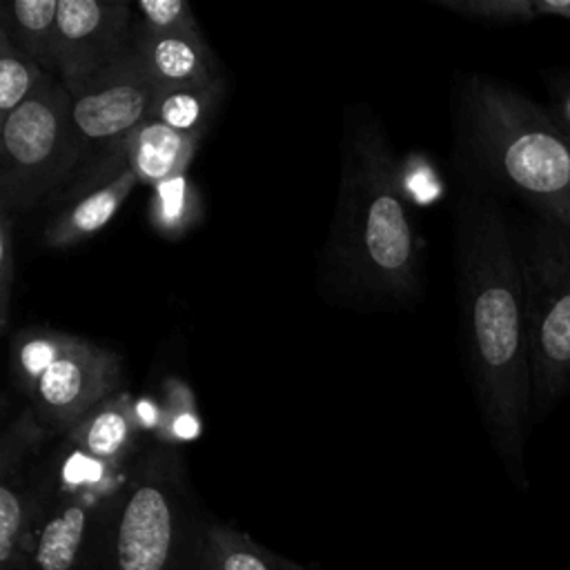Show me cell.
<instances>
[{"instance_id":"3","label":"cell","mask_w":570,"mask_h":570,"mask_svg":"<svg viewBox=\"0 0 570 570\" xmlns=\"http://www.w3.org/2000/svg\"><path fill=\"white\" fill-rule=\"evenodd\" d=\"M459 140L470 165L532 216L570 225V136L548 109L485 76H470L459 98Z\"/></svg>"},{"instance_id":"1","label":"cell","mask_w":570,"mask_h":570,"mask_svg":"<svg viewBox=\"0 0 570 570\" xmlns=\"http://www.w3.org/2000/svg\"><path fill=\"white\" fill-rule=\"evenodd\" d=\"M454 254L461 341L476 405L510 476L525 485L532 414L528 303L519 240L497 194L459 198Z\"/></svg>"},{"instance_id":"20","label":"cell","mask_w":570,"mask_h":570,"mask_svg":"<svg viewBox=\"0 0 570 570\" xmlns=\"http://www.w3.org/2000/svg\"><path fill=\"white\" fill-rule=\"evenodd\" d=\"M436 4L468 18L490 20L499 24L532 22L537 18H543L539 11V0H439Z\"/></svg>"},{"instance_id":"10","label":"cell","mask_w":570,"mask_h":570,"mask_svg":"<svg viewBox=\"0 0 570 570\" xmlns=\"http://www.w3.org/2000/svg\"><path fill=\"white\" fill-rule=\"evenodd\" d=\"M114 501L82 492L47 503L31 546V570H105L107 525Z\"/></svg>"},{"instance_id":"8","label":"cell","mask_w":570,"mask_h":570,"mask_svg":"<svg viewBox=\"0 0 570 570\" xmlns=\"http://www.w3.org/2000/svg\"><path fill=\"white\" fill-rule=\"evenodd\" d=\"M154 94L156 85L131 45L109 67L71 89L69 116L80 154L102 151L125 158V142L149 120Z\"/></svg>"},{"instance_id":"15","label":"cell","mask_w":570,"mask_h":570,"mask_svg":"<svg viewBox=\"0 0 570 570\" xmlns=\"http://www.w3.org/2000/svg\"><path fill=\"white\" fill-rule=\"evenodd\" d=\"M138 419L127 394H116L96 405L71 428L73 445L94 461L116 465L134 445Z\"/></svg>"},{"instance_id":"17","label":"cell","mask_w":570,"mask_h":570,"mask_svg":"<svg viewBox=\"0 0 570 570\" xmlns=\"http://www.w3.org/2000/svg\"><path fill=\"white\" fill-rule=\"evenodd\" d=\"M198 570H307L261 546L249 534L227 525L209 523L198 559Z\"/></svg>"},{"instance_id":"21","label":"cell","mask_w":570,"mask_h":570,"mask_svg":"<svg viewBox=\"0 0 570 570\" xmlns=\"http://www.w3.org/2000/svg\"><path fill=\"white\" fill-rule=\"evenodd\" d=\"M142 24L158 31H198L196 18L185 0H140Z\"/></svg>"},{"instance_id":"22","label":"cell","mask_w":570,"mask_h":570,"mask_svg":"<svg viewBox=\"0 0 570 570\" xmlns=\"http://www.w3.org/2000/svg\"><path fill=\"white\" fill-rule=\"evenodd\" d=\"M11 212L0 209V330L7 332L9 325V305H11V285H13V234H11Z\"/></svg>"},{"instance_id":"5","label":"cell","mask_w":570,"mask_h":570,"mask_svg":"<svg viewBox=\"0 0 570 570\" xmlns=\"http://www.w3.org/2000/svg\"><path fill=\"white\" fill-rule=\"evenodd\" d=\"M517 240L528 303L532 412L543 416L570 390V225L530 216Z\"/></svg>"},{"instance_id":"12","label":"cell","mask_w":570,"mask_h":570,"mask_svg":"<svg viewBox=\"0 0 570 570\" xmlns=\"http://www.w3.org/2000/svg\"><path fill=\"white\" fill-rule=\"evenodd\" d=\"M0 570H31V546L47 501L20 468L0 470Z\"/></svg>"},{"instance_id":"14","label":"cell","mask_w":570,"mask_h":570,"mask_svg":"<svg viewBox=\"0 0 570 570\" xmlns=\"http://www.w3.org/2000/svg\"><path fill=\"white\" fill-rule=\"evenodd\" d=\"M136 183V174L125 167L114 178L100 183L98 187L73 200L71 207H67L56 220L47 225L45 245L53 249H65L85 240L87 236H94L116 216Z\"/></svg>"},{"instance_id":"6","label":"cell","mask_w":570,"mask_h":570,"mask_svg":"<svg viewBox=\"0 0 570 570\" xmlns=\"http://www.w3.org/2000/svg\"><path fill=\"white\" fill-rule=\"evenodd\" d=\"M82 160L69 91L51 80L33 98L0 118V209L20 212L60 185Z\"/></svg>"},{"instance_id":"16","label":"cell","mask_w":570,"mask_h":570,"mask_svg":"<svg viewBox=\"0 0 570 570\" xmlns=\"http://www.w3.org/2000/svg\"><path fill=\"white\" fill-rule=\"evenodd\" d=\"M60 0H9L0 7V29L13 45L53 73Z\"/></svg>"},{"instance_id":"19","label":"cell","mask_w":570,"mask_h":570,"mask_svg":"<svg viewBox=\"0 0 570 570\" xmlns=\"http://www.w3.org/2000/svg\"><path fill=\"white\" fill-rule=\"evenodd\" d=\"M53 78L0 29V118L33 98Z\"/></svg>"},{"instance_id":"9","label":"cell","mask_w":570,"mask_h":570,"mask_svg":"<svg viewBox=\"0 0 570 570\" xmlns=\"http://www.w3.org/2000/svg\"><path fill=\"white\" fill-rule=\"evenodd\" d=\"M129 45L125 2L60 0L53 76L69 91L118 60Z\"/></svg>"},{"instance_id":"18","label":"cell","mask_w":570,"mask_h":570,"mask_svg":"<svg viewBox=\"0 0 570 570\" xmlns=\"http://www.w3.org/2000/svg\"><path fill=\"white\" fill-rule=\"evenodd\" d=\"M218 94V80L207 85L156 87L149 120H158L176 131L200 136L214 114Z\"/></svg>"},{"instance_id":"24","label":"cell","mask_w":570,"mask_h":570,"mask_svg":"<svg viewBox=\"0 0 570 570\" xmlns=\"http://www.w3.org/2000/svg\"><path fill=\"white\" fill-rule=\"evenodd\" d=\"M541 16L570 20V0H539Z\"/></svg>"},{"instance_id":"13","label":"cell","mask_w":570,"mask_h":570,"mask_svg":"<svg viewBox=\"0 0 570 570\" xmlns=\"http://www.w3.org/2000/svg\"><path fill=\"white\" fill-rule=\"evenodd\" d=\"M198 140L200 136L147 120L125 142V163L138 183L160 185L185 171Z\"/></svg>"},{"instance_id":"2","label":"cell","mask_w":570,"mask_h":570,"mask_svg":"<svg viewBox=\"0 0 570 570\" xmlns=\"http://www.w3.org/2000/svg\"><path fill=\"white\" fill-rule=\"evenodd\" d=\"M323 283L356 303H405L419 289L416 234L396 158L376 120L358 118L345 134Z\"/></svg>"},{"instance_id":"7","label":"cell","mask_w":570,"mask_h":570,"mask_svg":"<svg viewBox=\"0 0 570 570\" xmlns=\"http://www.w3.org/2000/svg\"><path fill=\"white\" fill-rule=\"evenodd\" d=\"M13 372L51 428H73L120 381L116 354L91 341L47 330H29L18 336Z\"/></svg>"},{"instance_id":"4","label":"cell","mask_w":570,"mask_h":570,"mask_svg":"<svg viewBox=\"0 0 570 570\" xmlns=\"http://www.w3.org/2000/svg\"><path fill=\"white\" fill-rule=\"evenodd\" d=\"M207 525L189 508L174 461L151 456L114 501L105 570H198Z\"/></svg>"},{"instance_id":"11","label":"cell","mask_w":570,"mask_h":570,"mask_svg":"<svg viewBox=\"0 0 570 570\" xmlns=\"http://www.w3.org/2000/svg\"><path fill=\"white\" fill-rule=\"evenodd\" d=\"M131 49L140 56L156 87L207 85L218 80L214 58L198 31H158L138 24Z\"/></svg>"},{"instance_id":"23","label":"cell","mask_w":570,"mask_h":570,"mask_svg":"<svg viewBox=\"0 0 570 570\" xmlns=\"http://www.w3.org/2000/svg\"><path fill=\"white\" fill-rule=\"evenodd\" d=\"M546 109L557 127L570 136V73H559L550 82V102Z\"/></svg>"}]
</instances>
